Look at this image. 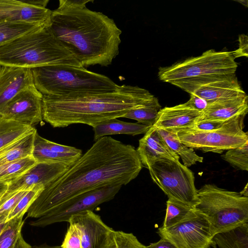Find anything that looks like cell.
I'll use <instances>...</instances> for the list:
<instances>
[{"instance_id":"cell-1","label":"cell","mask_w":248,"mask_h":248,"mask_svg":"<svg viewBox=\"0 0 248 248\" xmlns=\"http://www.w3.org/2000/svg\"><path fill=\"white\" fill-rule=\"evenodd\" d=\"M142 167L134 146L103 137L44 188L28 210L27 217H40L64 202L96 188L126 185L138 176Z\"/></svg>"},{"instance_id":"cell-29","label":"cell","mask_w":248,"mask_h":248,"mask_svg":"<svg viewBox=\"0 0 248 248\" xmlns=\"http://www.w3.org/2000/svg\"><path fill=\"white\" fill-rule=\"evenodd\" d=\"M37 163L32 155L0 165V182H9L16 179Z\"/></svg>"},{"instance_id":"cell-46","label":"cell","mask_w":248,"mask_h":248,"mask_svg":"<svg viewBox=\"0 0 248 248\" xmlns=\"http://www.w3.org/2000/svg\"><path fill=\"white\" fill-rule=\"evenodd\" d=\"M237 1L241 3L242 5L246 6L247 7H248V0H237Z\"/></svg>"},{"instance_id":"cell-17","label":"cell","mask_w":248,"mask_h":248,"mask_svg":"<svg viewBox=\"0 0 248 248\" xmlns=\"http://www.w3.org/2000/svg\"><path fill=\"white\" fill-rule=\"evenodd\" d=\"M33 86L31 69L0 65V114L16 94Z\"/></svg>"},{"instance_id":"cell-7","label":"cell","mask_w":248,"mask_h":248,"mask_svg":"<svg viewBox=\"0 0 248 248\" xmlns=\"http://www.w3.org/2000/svg\"><path fill=\"white\" fill-rule=\"evenodd\" d=\"M194 209L209 223L213 237L248 222V198L212 184L197 190Z\"/></svg>"},{"instance_id":"cell-14","label":"cell","mask_w":248,"mask_h":248,"mask_svg":"<svg viewBox=\"0 0 248 248\" xmlns=\"http://www.w3.org/2000/svg\"><path fill=\"white\" fill-rule=\"evenodd\" d=\"M68 222L74 224L78 230L82 248H101L113 230L93 211L73 215Z\"/></svg>"},{"instance_id":"cell-42","label":"cell","mask_w":248,"mask_h":248,"mask_svg":"<svg viewBox=\"0 0 248 248\" xmlns=\"http://www.w3.org/2000/svg\"><path fill=\"white\" fill-rule=\"evenodd\" d=\"M6 217L5 215H0V234L6 226L7 223L5 221Z\"/></svg>"},{"instance_id":"cell-40","label":"cell","mask_w":248,"mask_h":248,"mask_svg":"<svg viewBox=\"0 0 248 248\" xmlns=\"http://www.w3.org/2000/svg\"><path fill=\"white\" fill-rule=\"evenodd\" d=\"M22 1L29 5L42 8H46L49 2L48 0H27Z\"/></svg>"},{"instance_id":"cell-27","label":"cell","mask_w":248,"mask_h":248,"mask_svg":"<svg viewBox=\"0 0 248 248\" xmlns=\"http://www.w3.org/2000/svg\"><path fill=\"white\" fill-rule=\"evenodd\" d=\"M34 129L28 124L0 118V149Z\"/></svg>"},{"instance_id":"cell-6","label":"cell","mask_w":248,"mask_h":248,"mask_svg":"<svg viewBox=\"0 0 248 248\" xmlns=\"http://www.w3.org/2000/svg\"><path fill=\"white\" fill-rule=\"evenodd\" d=\"M31 70L35 88L45 95L111 92L119 86L108 77L84 67L47 65Z\"/></svg>"},{"instance_id":"cell-32","label":"cell","mask_w":248,"mask_h":248,"mask_svg":"<svg viewBox=\"0 0 248 248\" xmlns=\"http://www.w3.org/2000/svg\"><path fill=\"white\" fill-rule=\"evenodd\" d=\"M24 221L23 217L14 218L7 222L0 234V248H16L21 234Z\"/></svg>"},{"instance_id":"cell-36","label":"cell","mask_w":248,"mask_h":248,"mask_svg":"<svg viewBox=\"0 0 248 248\" xmlns=\"http://www.w3.org/2000/svg\"><path fill=\"white\" fill-rule=\"evenodd\" d=\"M235 117L226 121H200L197 123L192 128L203 131H210L217 130L221 128L224 126L225 125L228 124Z\"/></svg>"},{"instance_id":"cell-21","label":"cell","mask_w":248,"mask_h":248,"mask_svg":"<svg viewBox=\"0 0 248 248\" xmlns=\"http://www.w3.org/2000/svg\"><path fill=\"white\" fill-rule=\"evenodd\" d=\"M248 111V96L217 101L208 104L202 112L200 121H226L240 115H246Z\"/></svg>"},{"instance_id":"cell-33","label":"cell","mask_w":248,"mask_h":248,"mask_svg":"<svg viewBox=\"0 0 248 248\" xmlns=\"http://www.w3.org/2000/svg\"><path fill=\"white\" fill-rule=\"evenodd\" d=\"M43 185H36L28 190L16 205L9 212L6 218V222L16 217H23L30 206L44 189Z\"/></svg>"},{"instance_id":"cell-15","label":"cell","mask_w":248,"mask_h":248,"mask_svg":"<svg viewBox=\"0 0 248 248\" xmlns=\"http://www.w3.org/2000/svg\"><path fill=\"white\" fill-rule=\"evenodd\" d=\"M82 155L80 149L54 142L36 133L32 156L37 162L60 163L71 167Z\"/></svg>"},{"instance_id":"cell-28","label":"cell","mask_w":248,"mask_h":248,"mask_svg":"<svg viewBox=\"0 0 248 248\" xmlns=\"http://www.w3.org/2000/svg\"><path fill=\"white\" fill-rule=\"evenodd\" d=\"M196 214L194 208L168 200L165 219L161 227L163 229L170 228L193 217Z\"/></svg>"},{"instance_id":"cell-34","label":"cell","mask_w":248,"mask_h":248,"mask_svg":"<svg viewBox=\"0 0 248 248\" xmlns=\"http://www.w3.org/2000/svg\"><path fill=\"white\" fill-rule=\"evenodd\" d=\"M225 161L237 169L248 170V143L237 148L228 150L221 155Z\"/></svg>"},{"instance_id":"cell-19","label":"cell","mask_w":248,"mask_h":248,"mask_svg":"<svg viewBox=\"0 0 248 248\" xmlns=\"http://www.w3.org/2000/svg\"><path fill=\"white\" fill-rule=\"evenodd\" d=\"M136 150L142 166L146 168L153 160L159 158L179 161L180 157L169 147L157 129L153 126L139 140Z\"/></svg>"},{"instance_id":"cell-41","label":"cell","mask_w":248,"mask_h":248,"mask_svg":"<svg viewBox=\"0 0 248 248\" xmlns=\"http://www.w3.org/2000/svg\"><path fill=\"white\" fill-rule=\"evenodd\" d=\"M16 248H32V246L25 241L21 234L17 241Z\"/></svg>"},{"instance_id":"cell-37","label":"cell","mask_w":248,"mask_h":248,"mask_svg":"<svg viewBox=\"0 0 248 248\" xmlns=\"http://www.w3.org/2000/svg\"><path fill=\"white\" fill-rule=\"evenodd\" d=\"M239 46L237 49L232 51L234 58L248 56V37L247 35L242 34L238 36Z\"/></svg>"},{"instance_id":"cell-45","label":"cell","mask_w":248,"mask_h":248,"mask_svg":"<svg viewBox=\"0 0 248 248\" xmlns=\"http://www.w3.org/2000/svg\"><path fill=\"white\" fill-rule=\"evenodd\" d=\"M248 184H247L245 187L243 188V189L240 191L239 193L240 194L245 197L248 198Z\"/></svg>"},{"instance_id":"cell-39","label":"cell","mask_w":248,"mask_h":248,"mask_svg":"<svg viewBox=\"0 0 248 248\" xmlns=\"http://www.w3.org/2000/svg\"><path fill=\"white\" fill-rule=\"evenodd\" d=\"M145 248H175V247L169 241L161 238L157 242L151 243Z\"/></svg>"},{"instance_id":"cell-22","label":"cell","mask_w":248,"mask_h":248,"mask_svg":"<svg viewBox=\"0 0 248 248\" xmlns=\"http://www.w3.org/2000/svg\"><path fill=\"white\" fill-rule=\"evenodd\" d=\"M153 126L139 122L129 123L114 119L100 123L93 127L94 140L108 135L125 134L132 136L145 134Z\"/></svg>"},{"instance_id":"cell-43","label":"cell","mask_w":248,"mask_h":248,"mask_svg":"<svg viewBox=\"0 0 248 248\" xmlns=\"http://www.w3.org/2000/svg\"><path fill=\"white\" fill-rule=\"evenodd\" d=\"M32 248H61V246H50L46 244L32 246Z\"/></svg>"},{"instance_id":"cell-3","label":"cell","mask_w":248,"mask_h":248,"mask_svg":"<svg viewBox=\"0 0 248 248\" xmlns=\"http://www.w3.org/2000/svg\"><path fill=\"white\" fill-rule=\"evenodd\" d=\"M43 95V120L55 128L78 124L93 127L123 117L130 110L156 98L145 89L126 85H119L111 92Z\"/></svg>"},{"instance_id":"cell-5","label":"cell","mask_w":248,"mask_h":248,"mask_svg":"<svg viewBox=\"0 0 248 248\" xmlns=\"http://www.w3.org/2000/svg\"><path fill=\"white\" fill-rule=\"evenodd\" d=\"M237 67L232 51L209 49L200 56L160 67L158 77L191 94L202 86L236 74Z\"/></svg>"},{"instance_id":"cell-20","label":"cell","mask_w":248,"mask_h":248,"mask_svg":"<svg viewBox=\"0 0 248 248\" xmlns=\"http://www.w3.org/2000/svg\"><path fill=\"white\" fill-rule=\"evenodd\" d=\"M191 94L203 99L208 104L247 94L242 89L236 74L230 78L202 86Z\"/></svg>"},{"instance_id":"cell-18","label":"cell","mask_w":248,"mask_h":248,"mask_svg":"<svg viewBox=\"0 0 248 248\" xmlns=\"http://www.w3.org/2000/svg\"><path fill=\"white\" fill-rule=\"evenodd\" d=\"M202 114V111L190 108L186 103L166 107L159 111L153 126L176 131L192 128L200 121Z\"/></svg>"},{"instance_id":"cell-10","label":"cell","mask_w":248,"mask_h":248,"mask_svg":"<svg viewBox=\"0 0 248 248\" xmlns=\"http://www.w3.org/2000/svg\"><path fill=\"white\" fill-rule=\"evenodd\" d=\"M122 186L116 185L96 188L59 205L45 215L31 221L30 225L44 227L56 223L68 222L73 215L93 211L100 204L113 199Z\"/></svg>"},{"instance_id":"cell-44","label":"cell","mask_w":248,"mask_h":248,"mask_svg":"<svg viewBox=\"0 0 248 248\" xmlns=\"http://www.w3.org/2000/svg\"><path fill=\"white\" fill-rule=\"evenodd\" d=\"M7 186V182H0V196L6 191Z\"/></svg>"},{"instance_id":"cell-11","label":"cell","mask_w":248,"mask_h":248,"mask_svg":"<svg viewBox=\"0 0 248 248\" xmlns=\"http://www.w3.org/2000/svg\"><path fill=\"white\" fill-rule=\"evenodd\" d=\"M157 232L161 238L169 241L175 248L217 247L209 223L198 212L193 217L170 228L163 229L160 227Z\"/></svg>"},{"instance_id":"cell-30","label":"cell","mask_w":248,"mask_h":248,"mask_svg":"<svg viewBox=\"0 0 248 248\" xmlns=\"http://www.w3.org/2000/svg\"><path fill=\"white\" fill-rule=\"evenodd\" d=\"M132 233L113 230L101 248H145Z\"/></svg>"},{"instance_id":"cell-24","label":"cell","mask_w":248,"mask_h":248,"mask_svg":"<svg viewBox=\"0 0 248 248\" xmlns=\"http://www.w3.org/2000/svg\"><path fill=\"white\" fill-rule=\"evenodd\" d=\"M156 129L169 147L181 158L184 165L188 168L197 162H202V157L197 155L193 149L181 142L176 130Z\"/></svg>"},{"instance_id":"cell-23","label":"cell","mask_w":248,"mask_h":248,"mask_svg":"<svg viewBox=\"0 0 248 248\" xmlns=\"http://www.w3.org/2000/svg\"><path fill=\"white\" fill-rule=\"evenodd\" d=\"M36 129L0 149V165L32 155Z\"/></svg>"},{"instance_id":"cell-26","label":"cell","mask_w":248,"mask_h":248,"mask_svg":"<svg viewBox=\"0 0 248 248\" xmlns=\"http://www.w3.org/2000/svg\"><path fill=\"white\" fill-rule=\"evenodd\" d=\"M46 24L0 22V47L19 37L37 30Z\"/></svg>"},{"instance_id":"cell-25","label":"cell","mask_w":248,"mask_h":248,"mask_svg":"<svg viewBox=\"0 0 248 248\" xmlns=\"http://www.w3.org/2000/svg\"><path fill=\"white\" fill-rule=\"evenodd\" d=\"M213 239L219 248H248V222L217 233Z\"/></svg>"},{"instance_id":"cell-35","label":"cell","mask_w":248,"mask_h":248,"mask_svg":"<svg viewBox=\"0 0 248 248\" xmlns=\"http://www.w3.org/2000/svg\"><path fill=\"white\" fill-rule=\"evenodd\" d=\"M62 242L61 248H82L80 233L77 227L71 222Z\"/></svg>"},{"instance_id":"cell-12","label":"cell","mask_w":248,"mask_h":248,"mask_svg":"<svg viewBox=\"0 0 248 248\" xmlns=\"http://www.w3.org/2000/svg\"><path fill=\"white\" fill-rule=\"evenodd\" d=\"M43 96L35 86L21 91L5 105L0 118L31 126L42 122Z\"/></svg>"},{"instance_id":"cell-2","label":"cell","mask_w":248,"mask_h":248,"mask_svg":"<svg viewBox=\"0 0 248 248\" xmlns=\"http://www.w3.org/2000/svg\"><path fill=\"white\" fill-rule=\"evenodd\" d=\"M92 0H60L47 26L83 67L108 66L119 54L121 30L104 14L86 5Z\"/></svg>"},{"instance_id":"cell-31","label":"cell","mask_w":248,"mask_h":248,"mask_svg":"<svg viewBox=\"0 0 248 248\" xmlns=\"http://www.w3.org/2000/svg\"><path fill=\"white\" fill-rule=\"evenodd\" d=\"M161 109V106L158 99L156 98L152 102L145 106L130 110L123 117L153 125Z\"/></svg>"},{"instance_id":"cell-13","label":"cell","mask_w":248,"mask_h":248,"mask_svg":"<svg viewBox=\"0 0 248 248\" xmlns=\"http://www.w3.org/2000/svg\"><path fill=\"white\" fill-rule=\"evenodd\" d=\"M71 167L60 163L37 162L20 177L7 182L0 202L19 190H28L36 185L46 186Z\"/></svg>"},{"instance_id":"cell-38","label":"cell","mask_w":248,"mask_h":248,"mask_svg":"<svg viewBox=\"0 0 248 248\" xmlns=\"http://www.w3.org/2000/svg\"><path fill=\"white\" fill-rule=\"evenodd\" d=\"M186 103L190 108L202 112L208 105L205 100L193 94H190V99Z\"/></svg>"},{"instance_id":"cell-16","label":"cell","mask_w":248,"mask_h":248,"mask_svg":"<svg viewBox=\"0 0 248 248\" xmlns=\"http://www.w3.org/2000/svg\"><path fill=\"white\" fill-rule=\"evenodd\" d=\"M52 11L29 5L22 0H0V22L46 24Z\"/></svg>"},{"instance_id":"cell-8","label":"cell","mask_w":248,"mask_h":248,"mask_svg":"<svg viewBox=\"0 0 248 248\" xmlns=\"http://www.w3.org/2000/svg\"><path fill=\"white\" fill-rule=\"evenodd\" d=\"M147 169L153 182L168 200L194 208L198 202L197 189L190 169L179 161L164 157L153 160Z\"/></svg>"},{"instance_id":"cell-9","label":"cell","mask_w":248,"mask_h":248,"mask_svg":"<svg viewBox=\"0 0 248 248\" xmlns=\"http://www.w3.org/2000/svg\"><path fill=\"white\" fill-rule=\"evenodd\" d=\"M246 115L235 117L218 129L203 131L193 128L179 130L178 139L185 145L203 152L221 154L248 143V132L243 131Z\"/></svg>"},{"instance_id":"cell-4","label":"cell","mask_w":248,"mask_h":248,"mask_svg":"<svg viewBox=\"0 0 248 248\" xmlns=\"http://www.w3.org/2000/svg\"><path fill=\"white\" fill-rule=\"evenodd\" d=\"M47 24L0 46V65L30 69L47 65L83 67Z\"/></svg>"}]
</instances>
